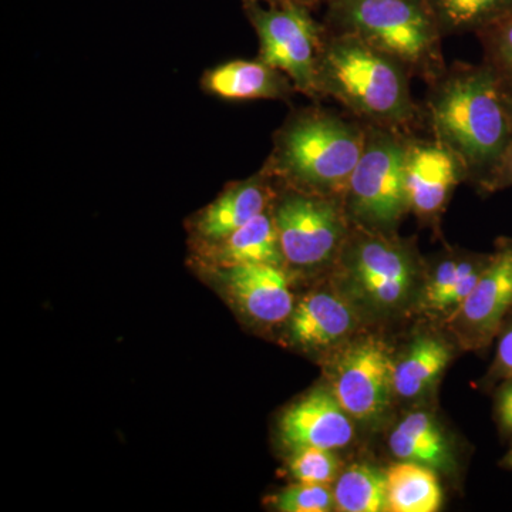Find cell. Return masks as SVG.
<instances>
[{
	"label": "cell",
	"mask_w": 512,
	"mask_h": 512,
	"mask_svg": "<svg viewBox=\"0 0 512 512\" xmlns=\"http://www.w3.org/2000/svg\"><path fill=\"white\" fill-rule=\"evenodd\" d=\"M507 93L490 66H457L440 76L427 110L436 141L487 187L512 143Z\"/></svg>",
	"instance_id": "obj_1"
},
{
	"label": "cell",
	"mask_w": 512,
	"mask_h": 512,
	"mask_svg": "<svg viewBox=\"0 0 512 512\" xmlns=\"http://www.w3.org/2000/svg\"><path fill=\"white\" fill-rule=\"evenodd\" d=\"M409 70L365 40L339 32L323 46L318 92L340 101L373 127L404 126L416 114Z\"/></svg>",
	"instance_id": "obj_2"
},
{
	"label": "cell",
	"mask_w": 512,
	"mask_h": 512,
	"mask_svg": "<svg viewBox=\"0 0 512 512\" xmlns=\"http://www.w3.org/2000/svg\"><path fill=\"white\" fill-rule=\"evenodd\" d=\"M367 130L322 110L303 111L279 130L271 165L305 192L345 195Z\"/></svg>",
	"instance_id": "obj_3"
},
{
	"label": "cell",
	"mask_w": 512,
	"mask_h": 512,
	"mask_svg": "<svg viewBox=\"0 0 512 512\" xmlns=\"http://www.w3.org/2000/svg\"><path fill=\"white\" fill-rule=\"evenodd\" d=\"M330 6L339 32L360 37L407 70L439 76L443 33L424 0H342Z\"/></svg>",
	"instance_id": "obj_4"
},
{
	"label": "cell",
	"mask_w": 512,
	"mask_h": 512,
	"mask_svg": "<svg viewBox=\"0 0 512 512\" xmlns=\"http://www.w3.org/2000/svg\"><path fill=\"white\" fill-rule=\"evenodd\" d=\"M407 147L409 141L392 128L367 130L365 150L345 191L349 210L360 224L390 229L409 210L404 183Z\"/></svg>",
	"instance_id": "obj_5"
},
{
	"label": "cell",
	"mask_w": 512,
	"mask_h": 512,
	"mask_svg": "<svg viewBox=\"0 0 512 512\" xmlns=\"http://www.w3.org/2000/svg\"><path fill=\"white\" fill-rule=\"evenodd\" d=\"M248 15L258 33L262 62L286 74L295 90L319 94V62L325 42L308 5L288 2L264 9L251 3Z\"/></svg>",
	"instance_id": "obj_6"
},
{
	"label": "cell",
	"mask_w": 512,
	"mask_h": 512,
	"mask_svg": "<svg viewBox=\"0 0 512 512\" xmlns=\"http://www.w3.org/2000/svg\"><path fill=\"white\" fill-rule=\"evenodd\" d=\"M274 220L285 261L299 268L325 265L345 241L343 212L323 195L289 192L276 207Z\"/></svg>",
	"instance_id": "obj_7"
},
{
	"label": "cell",
	"mask_w": 512,
	"mask_h": 512,
	"mask_svg": "<svg viewBox=\"0 0 512 512\" xmlns=\"http://www.w3.org/2000/svg\"><path fill=\"white\" fill-rule=\"evenodd\" d=\"M345 262L352 284L376 308L394 309L409 298L416 264L400 242L366 232L353 239Z\"/></svg>",
	"instance_id": "obj_8"
},
{
	"label": "cell",
	"mask_w": 512,
	"mask_h": 512,
	"mask_svg": "<svg viewBox=\"0 0 512 512\" xmlns=\"http://www.w3.org/2000/svg\"><path fill=\"white\" fill-rule=\"evenodd\" d=\"M394 366L382 342L363 340L340 357L332 393L352 419L375 420L389 406Z\"/></svg>",
	"instance_id": "obj_9"
},
{
	"label": "cell",
	"mask_w": 512,
	"mask_h": 512,
	"mask_svg": "<svg viewBox=\"0 0 512 512\" xmlns=\"http://www.w3.org/2000/svg\"><path fill=\"white\" fill-rule=\"evenodd\" d=\"M512 311V239H498L483 274L460 309L456 318L466 328L467 339L485 346L503 328Z\"/></svg>",
	"instance_id": "obj_10"
},
{
	"label": "cell",
	"mask_w": 512,
	"mask_h": 512,
	"mask_svg": "<svg viewBox=\"0 0 512 512\" xmlns=\"http://www.w3.org/2000/svg\"><path fill=\"white\" fill-rule=\"evenodd\" d=\"M355 436L352 417L335 394L316 389L286 410L281 420V439L289 450L325 448L338 450Z\"/></svg>",
	"instance_id": "obj_11"
},
{
	"label": "cell",
	"mask_w": 512,
	"mask_h": 512,
	"mask_svg": "<svg viewBox=\"0 0 512 512\" xmlns=\"http://www.w3.org/2000/svg\"><path fill=\"white\" fill-rule=\"evenodd\" d=\"M464 175V165L439 141L409 143L404 170L409 210L420 217L439 214Z\"/></svg>",
	"instance_id": "obj_12"
},
{
	"label": "cell",
	"mask_w": 512,
	"mask_h": 512,
	"mask_svg": "<svg viewBox=\"0 0 512 512\" xmlns=\"http://www.w3.org/2000/svg\"><path fill=\"white\" fill-rule=\"evenodd\" d=\"M225 279L238 305L258 322L279 323L291 318L295 303L281 265L228 266Z\"/></svg>",
	"instance_id": "obj_13"
},
{
	"label": "cell",
	"mask_w": 512,
	"mask_h": 512,
	"mask_svg": "<svg viewBox=\"0 0 512 512\" xmlns=\"http://www.w3.org/2000/svg\"><path fill=\"white\" fill-rule=\"evenodd\" d=\"M205 92L224 100H282L293 86L286 74L259 60H232L208 70L202 79Z\"/></svg>",
	"instance_id": "obj_14"
},
{
	"label": "cell",
	"mask_w": 512,
	"mask_h": 512,
	"mask_svg": "<svg viewBox=\"0 0 512 512\" xmlns=\"http://www.w3.org/2000/svg\"><path fill=\"white\" fill-rule=\"evenodd\" d=\"M355 326V313L345 299L328 292L311 293L293 308L292 339L305 348H326L345 338Z\"/></svg>",
	"instance_id": "obj_15"
},
{
	"label": "cell",
	"mask_w": 512,
	"mask_h": 512,
	"mask_svg": "<svg viewBox=\"0 0 512 512\" xmlns=\"http://www.w3.org/2000/svg\"><path fill=\"white\" fill-rule=\"evenodd\" d=\"M269 195L261 178L232 185L198 215L195 231L205 241L217 244L265 212Z\"/></svg>",
	"instance_id": "obj_16"
},
{
	"label": "cell",
	"mask_w": 512,
	"mask_h": 512,
	"mask_svg": "<svg viewBox=\"0 0 512 512\" xmlns=\"http://www.w3.org/2000/svg\"><path fill=\"white\" fill-rule=\"evenodd\" d=\"M394 457L410 463L444 470L451 464L450 448L436 420L429 413L409 414L389 439Z\"/></svg>",
	"instance_id": "obj_17"
},
{
	"label": "cell",
	"mask_w": 512,
	"mask_h": 512,
	"mask_svg": "<svg viewBox=\"0 0 512 512\" xmlns=\"http://www.w3.org/2000/svg\"><path fill=\"white\" fill-rule=\"evenodd\" d=\"M215 258L224 266L281 265L285 261L274 215L262 212L234 234L217 242Z\"/></svg>",
	"instance_id": "obj_18"
},
{
	"label": "cell",
	"mask_w": 512,
	"mask_h": 512,
	"mask_svg": "<svg viewBox=\"0 0 512 512\" xmlns=\"http://www.w3.org/2000/svg\"><path fill=\"white\" fill-rule=\"evenodd\" d=\"M387 503L394 512L439 511L443 493L433 468L423 464H394L387 471Z\"/></svg>",
	"instance_id": "obj_19"
},
{
	"label": "cell",
	"mask_w": 512,
	"mask_h": 512,
	"mask_svg": "<svg viewBox=\"0 0 512 512\" xmlns=\"http://www.w3.org/2000/svg\"><path fill=\"white\" fill-rule=\"evenodd\" d=\"M488 259L490 255L440 262L424 292V305L433 311L456 313L476 286Z\"/></svg>",
	"instance_id": "obj_20"
},
{
	"label": "cell",
	"mask_w": 512,
	"mask_h": 512,
	"mask_svg": "<svg viewBox=\"0 0 512 512\" xmlns=\"http://www.w3.org/2000/svg\"><path fill=\"white\" fill-rule=\"evenodd\" d=\"M450 359V350L441 340H417L402 362L394 366V392L404 399L420 396L443 373Z\"/></svg>",
	"instance_id": "obj_21"
},
{
	"label": "cell",
	"mask_w": 512,
	"mask_h": 512,
	"mask_svg": "<svg viewBox=\"0 0 512 512\" xmlns=\"http://www.w3.org/2000/svg\"><path fill=\"white\" fill-rule=\"evenodd\" d=\"M443 35L478 33L512 13V0H424Z\"/></svg>",
	"instance_id": "obj_22"
},
{
	"label": "cell",
	"mask_w": 512,
	"mask_h": 512,
	"mask_svg": "<svg viewBox=\"0 0 512 512\" xmlns=\"http://www.w3.org/2000/svg\"><path fill=\"white\" fill-rule=\"evenodd\" d=\"M336 507L345 512L389 511L387 474L379 468L356 464L338 478Z\"/></svg>",
	"instance_id": "obj_23"
},
{
	"label": "cell",
	"mask_w": 512,
	"mask_h": 512,
	"mask_svg": "<svg viewBox=\"0 0 512 512\" xmlns=\"http://www.w3.org/2000/svg\"><path fill=\"white\" fill-rule=\"evenodd\" d=\"M483 42L485 64L505 93L512 97V13L477 33Z\"/></svg>",
	"instance_id": "obj_24"
},
{
	"label": "cell",
	"mask_w": 512,
	"mask_h": 512,
	"mask_svg": "<svg viewBox=\"0 0 512 512\" xmlns=\"http://www.w3.org/2000/svg\"><path fill=\"white\" fill-rule=\"evenodd\" d=\"M339 463L332 450L302 448L293 451L289 470L298 483L328 485L338 476Z\"/></svg>",
	"instance_id": "obj_25"
},
{
	"label": "cell",
	"mask_w": 512,
	"mask_h": 512,
	"mask_svg": "<svg viewBox=\"0 0 512 512\" xmlns=\"http://www.w3.org/2000/svg\"><path fill=\"white\" fill-rule=\"evenodd\" d=\"M276 510L282 512H328L335 510V494L326 485H292L275 497Z\"/></svg>",
	"instance_id": "obj_26"
},
{
	"label": "cell",
	"mask_w": 512,
	"mask_h": 512,
	"mask_svg": "<svg viewBox=\"0 0 512 512\" xmlns=\"http://www.w3.org/2000/svg\"><path fill=\"white\" fill-rule=\"evenodd\" d=\"M494 376L512 380V320L505 325L495 353Z\"/></svg>",
	"instance_id": "obj_27"
},
{
	"label": "cell",
	"mask_w": 512,
	"mask_h": 512,
	"mask_svg": "<svg viewBox=\"0 0 512 512\" xmlns=\"http://www.w3.org/2000/svg\"><path fill=\"white\" fill-rule=\"evenodd\" d=\"M507 187H512V143L505 151L503 160H501L485 190L497 191Z\"/></svg>",
	"instance_id": "obj_28"
},
{
	"label": "cell",
	"mask_w": 512,
	"mask_h": 512,
	"mask_svg": "<svg viewBox=\"0 0 512 512\" xmlns=\"http://www.w3.org/2000/svg\"><path fill=\"white\" fill-rule=\"evenodd\" d=\"M497 417L500 426L512 434V380L504 384L497 396Z\"/></svg>",
	"instance_id": "obj_29"
},
{
	"label": "cell",
	"mask_w": 512,
	"mask_h": 512,
	"mask_svg": "<svg viewBox=\"0 0 512 512\" xmlns=\"http://www.w3.org/2000/svg\"><path fill=\"white\" fill-rule=\"evenodd\" d=\"M248 2L256 3V2H259V0H248ZM265 2H271V3H274V5H278V3L302 2V3H306V5H308V3L313 2V0H265Z\"/></svg>",
	"instance_id": "obj_30"
},
{
	"label": "cell",
	"mask_w": 512,
	"mask_h": 512,
	"mask_svg": "<svg viewBox=\"0 0 512 512\" xmlns=\"http://www.w3.org/2000/svg\"><path fill=\"white\" fill-rule=\"evenodd\" d=\"M503 464L505 467L510 468V470H512V447L510 448V451H508L507 456H505Z\"/></svg>",
	"instance_id": "obj_31"
},
{
	"label": "cell",
	"mask_w": 512,
	"mask_h": 512,
	"mask_svg": "<svg viewBox=\"0 0 512 512\" xmlns=\"http://www.w3.org/2000/svg\"><path fill=\"white\" fill-rule=\"evenodd\" d=\"M507 96H508V94H507ZM507 100H508V109H510L511 121H512V97L508 96Z\"/></svg>",
	"instance_id": "obj_32"
},
{
	"label": "cell",
	"mask_w": 512,
	"mask_h": 512,
	"mask_svg": "<svg viewBox=\"0 0 512 512\" xmlns=\"http://www.w3.org/2000/svg\"><path fill=\"white\" fill-rule=\"evenodd\" d=\"M330 3H338V2H342V0H329Z\"/></svg>",
	"instance_id": "obj_33"
}]
</instances>
